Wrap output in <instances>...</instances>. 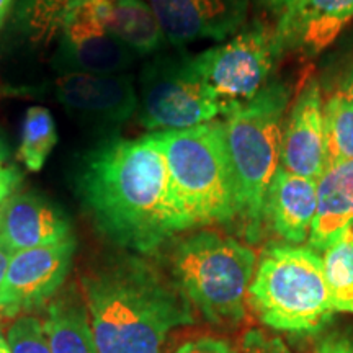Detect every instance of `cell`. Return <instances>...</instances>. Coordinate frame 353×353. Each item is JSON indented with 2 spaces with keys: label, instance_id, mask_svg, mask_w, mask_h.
I'll use <instances>...</instances> for the list:
<instances>
[{
  "label": "cell",
  "instance_id": "obj_1",
  "mask_svg": "<svg viewBox=\"0 0 353 353\" xmlns=\"http://www.w3.org/2000/svg\"><path fill=\"white\" fill-rule=\"evenodd\" d=\"M77 193L95 226L113 244L149 254L195 228L176 196L152 132L105 139L83 159Z\"/></svg>",
  "mask_w": 353,
  "mask_h": 353
},
{
  "label": "cell",
  "instance_id": "obj_2",
  "mask_svg": "<svg viewBox=\"0 0 353 353\" xmlns=\"http://www.w3.org/2000/svg\"><path fill=\"white\" fill-rule=\"evenodd\" d=\"M82 291L99 353H162L172 330L195 321L179 286L134 255L95 265Z\"/></svg>",
  "mask_w": 353,
  "mask_h": 353
},
{
  "label": "cell",
  "instance_id": "obj_3",
  "mask_svg": "<svg viewBox=\"0 0 353 353\" xmlns=\"http://www.w3.org/2000/svg\"><path fill=\"white\" fill-rule=\"evenodd\" d=\"M291 99V83L272 79L252 99L232 105L221 120L236 188V221L249 241H259L267 224V196L280 167L281 134Z\"/></svg>",
  "mask_w": 353,
  "mask_h": 353
},
{
  "label": "cell",
  "instance_id": "obj_4",
  "mask_svg": "<svg viewBox=\"0 0 353 353\" xmlns=\"http://www.w3.org/2000/svg\"><path fill=\"white\" fill-rule=\"evenodd\" d=\"M249 303L278 332L317 334L335 314L322 259L309 247L272 242L257 259Z\"/></svg>",
  "mask_w": 353,
  "mask_h": 353
},
{
  "label": "cell",
  "instance_id": "obj_5",
  "mask_svg": "<svg viewBox=\"0 0 353 353\" xmlns=\"http://www.w3.org/2000/svg\"><path fill=\"white\" fill-rule=\"evenodd\" d=\"M170 260L175 285L206 321L221 327L244 321L257 267L252 247L219 232L200 231L176 242Z\"/></svg>",
  "mask_w": 353,
  "mask_h": 353
},
{
  "label": "cell",
  "instance_id": "obj_6",
  "mask_svg": "<svg viewBox=\"0 0 353 353\" xmlns=\"http://www.w3.org/2000/svg\"><path fill=\"white\" fill-rule=\"evenodd\" d=\"M152 134L164 152L176 196L195 228L236 221V188L221 120Z\"/></svg>",
  "mask_w": 353,
  "mask_h": 353
},
{
  "label": "cell",
  "instance_id": "obj_7",
  "mask_svg": "<svg viewBox=\"0 0 353 353\" xmlns=\"http://www.w3.org/2000/svg\"><path fill=\"white\" fill-rule=\"evenodd\" d=\"M139 121L151 132L182 131L224 114L193 63V54H159L143 65L138 87Z\"/></svg>",
  "mask_w": 353,
  "mask_h": 353
},
{
  "label": "cell",
  "instance_id": "obj_8",
  "mask_svg": "<svg viewBox=\"0 0 353 353\" xmlns=\"http://www.w3.org/2000/svg\"><path fill=\"white\" fill-rule=\"evenodd\" d=\"M283 54L275 26L254 23L218 46L193 54V63L226 113L232 105L252 99L272 81Z\"/></svg>",
  "mask_w": 353,
  "mask_h": 353
},
{
  "label": "cell",
  "instance_id": "obj_9",
  "mask_svg": "<svg viewBox=\"0 0 353 353\" xmlns=\"http://www.w3.org/2000/svg\"><path fill=\"white\" fill-rule=\"evenodd\" d=\"M54 90L59 103L90 126H120L138 113V88L128 72L61 74Z\"/></svg>",
  "mask_w": 353,
  "mask_h": 353
},
{
  "label": "cell",
  "instance_id": "obj_10",
  "mask_svg": "<svg viewBox=\"0 0 353 353\" xmlns=\"http://www.w3.org/2000/svg\"><path fill=\"white\" fill-rule=\"evenodd\" d=\"M74 236L50 245L12 254L0 303L17 316L23 309L41 306L63 286L76 252Z\"/></svg>",
  "mask_w": 353,
  "mask_h": 353
},
{
  "label": "cell",
  "instance_id": "obj_11",
  "mask_svg": "<svg viewBox=\"0 0 353 353\" xmlns=\"http://www.w3.org/2000/svg\"><path fill=\"white\" fill-rule=\"evenodd\" d=\"M280 167L316 182L325 170L324 100L312 74L299 83L286 112Z\"/></svg>",
  "mask_w": 353,
  "mask_h": 353
},
{
  "label": "cell",
  "instance_id": "obj_12",
  "mask_svg": "<svg viewBox=\"0 0 353 353\" xmlns=\"http://www.w3.org/2000/svg\"><path fill=\"white\" fill-rule=\"evenodd\" d=\"M136 54L112 37L79 0L70 2L54 65L61 74L126 72Z\"/></svg>",
  "mask_w": 353,
  "mask_h": 353
},
{
  "label": "cell",
  "instance_id": "obj_13",
  "mask_svg": "<svg viewBox=\"0 0 353 353\" xmlns=\"http://www.w3.org/2000/svg\"><path fill=\"white\" fill-rule=\"evenodd\" d=\"M156 13L167 43L174 46L224 41L247 20L249 0H144Z\"/></svg>",
  "mask_w": 353,
  "mask_h": 353
},
{
  "label": "cell",
  "instance_id": "obj_14",
  "mask_svg": "<svg viewBox=\"0 0 353 353\" xmlns=\"http://www.w3.org/2000/svg\"><path fill=\"white\" fill-rule=\"evenodd\" d=\"M70 236L69 218L46 196L12 193L0 206V242L12 254L56 244Z\"/></svg>",
  "mask_w": 353,
  "mask_h": 353
},
{
  "label": "cell",
  "instance_id": "obj_15",
  "mask_svg": "<svg viewBox=\"0 0 353 353\" xmlns=\"http://www.w3.org/2000/svg\"><path fill=\"white\" fill-rule=\"evenodd\" d=\"M353 20V0H301L275 25L283 50L321 54Z\"/></svg>",
  "mask_w": 353,
  "mask_h": 353
},
{
  "label": "cell",
  "instance_id": "obj_16",
  "mask_svg": "<svg viewBox=\"0 0 353 353\" xmlns=\"http://www.w3.org/2000/svg\"><path fill=\"white\" fill-rule=\"evenodd\" d=\"M317 210V182L278 167L267 196L265 218L281 242L301 245Z\"/></svg>",
  "mask_w": 353,
  "mask_h": 353
},
{
  "label": "cell",
  "instance_id": "obj_17",
  "mask_svg": "<svg viewBox=\"0 0 353 353\" xmlns=\"http://www.w3.org/2000/svg\"><path fill=\"white\" fill-rule=\"evenodd\" d=\"M353 228V161L330 165L317 179V210L307 242L324 254Z\"/></svg>",
  "mask_w": 353,
  "mask_h": 353
},
{
  "label": "cell",
  "instance_id": "obj_18",
  "mask_svg": "<svg viewBox=\"0 0 353 353\" xmlns=\"http://www.w3.org/2000/svg\"><path fill=\"white\" fill-rule=\"evenodd\" d=\"M107 32L136 56H151L167 44L156 13L144 0H79Z\"/></svg>",
  "mask_w": 353,
  "mask_h": 353
},
{
  "label": "cell",
  "instance_id": "obj_19",
  "mask_svg": "<svg viewBox=\"0 0 353 353\" xmlns=\"http://www.w3.org/2000/svg\"><path fill=\"white\" fill-rule=\"evenodd\" d=\"M43 324L51 353H99L87 304L74 290L52 299Z\"/></svg>",
  "mask_w": 353,
  "mask_h": 353
},
{
  "label": "cell",
  "instance_id": "obj_20",
  "mask_svg": "<svg viewBox=\"0 0 353 353\" xmlns=\"http://www.w3.org/2000/svg\"><path fill=\"white\" fill-rule=\"evenodd\" d=\"M325 169L353 161V100L337 87L324 100Z\"/></svg>",
  "mask_w": 353,
  "mask_h": 353
},
{
  "label": "cell",
  "instance_id": "obj_21",
  "mask_svg": "<svg viewBox=\"0 0 353 353\" xmlns=\"http://www.w3.org/2000/svg\"><path fill=\"white\" fill-rule=\"evenodd\" d=\"M321 259L334 311L353 314V228Z\"/></svg>",
  "mask_w": 353,
  "mask_h": 353
},
{
  "label": "cell",
  "instance_id": "obj_22",
  "mask_svg": "<svg viewBox=\"0 0 353 353\" xmlns=\"http://www.w3.org/2000/svg\"><path fill=\"white\" fill-rule=\"evenodd\" d=\"M57 143L56 123L50 110L32 107L26 110L19 157L30 172H39Z\"/></svg>",
  "mask_w": 353,
  "mask_h": 353
},
{
  "label": "cell",
  "instance_id": "obj_23",
  "mask_svg": "<svg viewBox=\"0 0 353 353\" xmlns=\"http://www.w3.org/2000/svg\"><path fill=\"white\" fill-rule=\"evenodd\" d=\"M72 0H19L17 21L34 43H50L64 28Z\"/></svg>",
  "mask_w": 353,
  "mask_h": 353
},
{
  "label": "cell",
  "instance_id": "obj_24",
  "mask_svg": "<svg viewBox=\"0 0 353 353\" xmlns=\"http://www.w3.org/2000/svg\"><path fill=\"white\" fill-rule=\"evenodd\" d=\"M12 353H51L43 321L34 316H20L7 330Z\"/></svg>",
  "mask_w": 353,
  "mask_h": 353
},
{
  "label": "cell",
  "instance_id": "obj_25",
  "mask_svg": "<svg viewBox=\"0 0 353 353\" xmlns=\"http://www.w3.org/2000/svg\"><path fill=\"white\" fill-rule=\"evenodd\" d=\"M236 353H291L281 339L270 337L262 330L252 329L244 334Z\"/></svg>",
  "mask_w": 353,
  "mask_h": 353
},
{
  "label": "cell",
  "instance_id": "obj_26",
  "mask_svg": "<svg viewBox=\"0 0 353 353\" xmlns=\"http://www.w3.org/2000/svg\"><path fill=\"white\" fill-rule=\"evenodd\" d=\"M21 182V174L8 161L6 145L0 141V203H3L15 192Z\"/></svg>",
  "mask_w": 353,
  "mask_h": 353
},
{
  "label": "cell",
  "instance_id": "obj_27",
  "mask_svg": "<svg viewBox=\"0 0 353 353\" xmlns=\"http://www.w3.org/2000/svg\"><path fill=\"white\" fill-rule=\"evenodd\" d=\"M175 353H236V350L221 339L200 337L183 343Z\"/></svg>",
  "mask_w": 353,
  "mask_h": 353
},
{
  "label": "cell",
  "instance_id": "obj_28",
  "mask_svg": "<svg viewBox=\"0 0 353 353\" xmlns=\"http://www.w3.org/2000/svg\"><path fill=\"white\" fill-rule=\"evenodd\" d=\"M314 353H353V339L345 334L332 332L317 343Z\"/></svg>",
  "mask_w": 353,
  "mask_h": 353
},
{
  "label": "cell",
  "instance_id": "obj_29",
  "mask_svg": "<svg viewBox=\"0 0 353 353\" xmlns=\"http://www.w3.org/2000/svg\"><path fill=\"white\" fill-rule=\"evenodd\" d=\"M259 2L262 3L268 12L280 19V17H283L286 12L291 10V8L301 2V0H259Z\"/></svg>",
  "mask_w": 353,
  "mask_h": 353
},
{
  "label": "cell",
  "instance_id": "obj_30",
  "mask_svg": "<svg viewBox=\"0 0 353 353\" xmlns=\"http://www.w3.org/2000/svg\"><path fill=\"white\" fill-rule=\"evenodd\" d=\"M10 259H12V252L2 244V242H0V291H2L3 281H6L7 268H8V262H10Z\"/></svg>",
  "mask_w": 353,
  "mask_h": 353
},
{
  "label": "cell",
  "instance_id": "obj_31",
  "mask_svg": "<svg viewBox=\"0 0 353 353\" xmlns=\"http://www.w3.org/2000/svg\"><path fill=\"white\" fill-rule=\"evenodd\" d=\"M339 87H341L342 90H345L347 95L353 100V56H352L350 63H348V65H347L345 74H343V77H342L341 83H339Z\"/></svg>",
  "mask_w": 353,
  "mask_h": 353
},
{
  "label": "cell",
  "instance_id": "obj_32",
  "mask_svg": "<svg viewBox=\"0 0 353 353\" xmlns=\"http://www.w3.org/2000/svg\"><path fill=\"white\" fill-rule=\"evenodd\" d=\"M15 2L17 0H0V28L6 23L8 13H10L13 6H15Z\"/></svg>",
  "mask_w": 353,
  "mask_h": 353
},
{
  "label": "cell",
  "instance_id": "obj_33",
  "mask_svg": "<svg viewBox=\"0 0 353 353\" xmlns=\"http://www.w3.org/2000/svg\"><path fill=\"white\" fill-rule=\"evenodd\" d=\"M0 353H12L10 345H8L7 342V337L2 334V330H0Z\"/></svg>",
  "mask_w": 353,
  "mask_h": 353
},
{
  "label": "cell",
  "instance_id": "obj_34",
  "mask_svg": "<svg viewBox=\"0 0 353 353\" xmlns=\"http://www.w3.org/2000/svg\"><path fill=\"white\" fill-rule=\"evenodd\" d=\"M7 317H13V316L10 314V311H8L7 307L0 303V324H2L3 319H7Z\"/></svg>",
  "mask_w": 353,
  "mask_h": 353
},
{
  "label": "cell",
  "instance_id": "obj_35",
  "mask_svg": "<svg viewBox=\"0 0 353 353\" xmlns=\"http://www.w3.org/2000/svg\"><path fill=\"white\" fill-rule=\"evenodd\" d=\"M0 206H2V203H0Z\"/></svg>",
  "mask_w": 353,
  "mask_h": 353
}]
</instances>
